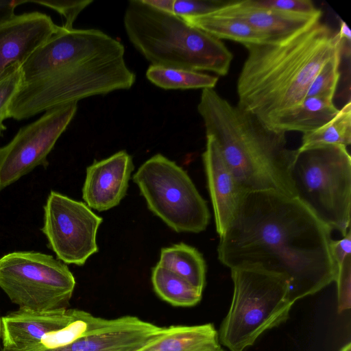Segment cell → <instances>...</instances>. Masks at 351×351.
I'll use <instances>...</instances> for the list:
<instances>
[{
	"instance_id": "cell-1",
	"label": "cell",
	"mask_w": 351,
	"mask_h": 351,
	"mask_svg": "<svg viewBox=\"0 0 351 351\" xmlns=\"http://www.w3.org/2000/svg\"><path fill=\"white\" fill-rule=\"evenodd\" d=\"M331 232L297 197L246 192L219 237L218 259L230 269L257 267L283 275L294 303L335 281Z\"/></svg>"
},
{
	"instance_id": "cell-2",
	"label": "cell",
	"mask_w": 351,
	"mask_h": 351,
	"mask_svg": "<svg viewBox=\"0 0 351 351\" xmlns=\"http://www.w3.org/2000/svg\"><path fill=\"white\" fill-rule=\"evenodd\" d=\"M244 47L247 56L237 80V106L265 124L306 97L322 67L342 51V41L318 21L286 37Z\"/></svg>"
},
{
	"instance_id": "cell-3",
	"label": "cell",
	"mask_w": 351,
	"mask_h": 351,
	"mask_svg": "<svg viewBox=\"0 0 351 351\" xmlns=\"http://www.w3.org/2000/svg\"><path fill=\"white\" fill-rule=\"evenodd\" d=\"M197 111L242 193L274 191L296 197L291 171L298 152L288 147L286 133L269 129L214 88L202 90Z\"/></svg>"
},
{
	"instance_id": "cell-4",
	"label": "cell",
	"mask_w": 351,
	"mask_h": 351,
	"mask_svg": "<svg viewBox=\"0 0 351 351\" xmlns=\"http://www.w3.org/2000/svg\"><path fill=\"white\" fill-rule=\"evenodd\" d=\"M136 75L120 41L92 29L82 48L51 73L22 83L9 106V118L21 120L95 96L130 89Z\"/></svg>"
},
{
	"instance_id": "cell-5",
	"label": "cell",
	"mask_w": 351,
	"mask_h": 351,
	"mask_svg": "<svg viewBox=\"0 0 351 351\" xmlns=\"http://www.w3.org/2000/svg\"><path fill=\"white\" fill-rule=\"evenodd\" d=\"M123 25L130 42L151 65L220 76L229 72L233 54L224 43L174 14L130 0Z\"/></svg>"
},
{
	"instance_id": "cell-6",
	"label": "cell",
	"mask_w": 351,
	"mask_h": 351,
	"mask_svg": "<svg viewBox=\"0 0 351 351\" xmlns=\"http://www.w3.org/2000/svg\"><path fill=\"white\" fill-rule=\"evenodd\" d=\"M230 271L233 296L218 332L219 340L230 351H244L264 332L286 322L293 302L283 275L257 267Z\"/></svg>"
},
{
	"instance_id": "cell-7",
	"label": "cell",
	"mask_w": 351,
	"mask_h": 351,
	"mask_svg": "<svg viewBox=\"0 0 351 351\" xmlns=\"http://www.w3.org/2000/svg\"><path fill=\"white\" fill-rule=\"evenodd\" d=\"M291 176L295 197L332 230L350 229L351 157L347 147L328 145L297 149Z\"/></svg>"
},
{
	"instance_id": "cell-8",
	"label": "cell",
	"mask_w": 351,
	"mask_h": 351,
	"mask_svg": "<svg viewBox=\"0 0 351 351\" xmlns=\"http://www.w3.org/2000/svg\"><path fill=\"white\" fill-rule=\"evenodd\" d=\"M148 208L176 232L199 233L210 221L207 204L187 173L157 154L133 176Z\"/></svg>"
},
{
	"instance_id": "cell-9",
	"label": "cell",
	"mask_w": 351,
	"mask_h": 351,
	"mask_svg": "<svg viewBox=\"0 0 351 351\" xmlns=\"http://www.w3.org/2000/svg\"><path fill=\"white\" fill-rule=\"evenodd\" d=\"M75 287L66 265L34 251L13 252L0 258V288L19 308L49 312L68 308Z\"/></svg>"
},
{
	"instance_id": "cell-10",
	"label": "cell",
	"mask_w": 351,
	"mask_h": 351,
	"mask_svg": "<svg viewBox=\"0 0 351 351\" xmlns=\"http://www.w3.org/2000/svg\"><path fill=\"white\" fill-rule=\"evenodd\" d=\"M102 221L85 203L51 191L44 206L41 230L57 259L82 266L98 252L96 237Z\"/></svg>"
},
{
	"instance_id": "cell-11",
	"label": "cell",
	"mask_w": 351,
	"mask_h": 351,
	"mask_svg": "<svg viewBox=\"0 0 351 351\" xmlns=\"http://www.w3.org/2000/svg\"><path fill=\"white\" fill-rule=\"evenodd\" d=\"M77 103L47 110L36 121L21 128L11 141L0 147V191L39 165L73 119Z\"/></svg>"
},
{
	"instance_id": "cell-12",
	"label": "cell",
	"mask_w": 351,
	"mask_h": 351,
	"mask_svg": "<svg viewBox=\"0 0 351 351\" xmlns=\"http://www.w3.org/2000/svg\"><path fill=\"white\" fill-rule=\"evenodd\" d=\"M60 26L38 12L15 15L0 24V80L21 68L32 53Z\"/></svg>"
},
{
	"instance_id": "cell-13",
	"label": "cell",
	"mask_w": 351,
	"mask_h": 351,
	"mask_svg": "<svg viewBox=\"0 0 351 351\" xmlns=\"http://www.w3.org/2000/svg\"><path fill=\"white\" fill-rule=\"evenodd\" d=\"M164 327L125 315L109 319L72 343L53 349L38 351H134L163 330Z\"/></svg>"
},
{
	"instance_id": "cell-14",
	"label": "cell",
	"mask_w": 351,
	"mask_h": 351,
	"mask_svg": "<svg viewBox=\"0 0 351 351\" xmlns=\"http://www.w3.org/2000/svg\"><path fill=\"white\" fill-rule=\"evenodd\" d=\"M134 170L131 156L125 150L94 162L86 169L82 198L90 208L105 211L117 206L126 195Z\"/></svg>"
},
{
	"instance_id": "cell-15",
	"label": "cell",
	"mask_w": 351,
	"mask_h": 351,
	"mask_svg": "<svg viewBox=\"0 0 351 351\" xmlns=\"http://www.w3.org/2000/svg\"><path fill=\"white\" fill-rule=\"evenodd\" d=\"M79 309L34 312L19 308L1 317V341L5 351H21L38 343L48 333L66 326Z\"/></svg>"
},
{
	"instance_id": "cell-16",
	"label": "cell",
	"mask_w": 351,
	"mask_h": 351,
	"mask_svg": "<svg viewBox=\"0 0 351 351\" xmlns=\"http://www.w3.org/2000/svg\"><path fill=\"white\" fill-rule=\"evenodd\" d=\"M202 158L216 230L220 237L235 213L242 193L216 141L210 136H206V149Z\"/></svg>"
},
{
	"instance_id": "cell-17",
	"label": "cell",
	"mask_w": 351,
	"mask_h": 351,
	"mask_svg": "<svg viewBox=\"0 0 351 351\" xmlns=\"http://www.w3.org/2000/svg\"><path fill=\"white\" fill-rule=\"evenodd\" d=\"M214 15L236 19L267 35L271 39L281 38L320 21L322 12L289 13L254 8L243 1L224 2Z\"/></svg>"
},
{
	"instance_id": "cell-18",
	"label": "cell",
	"mask_w": 351,
	"mask_h": 351,
	"mask_svg": "<svg viewBox=\"0 0 351 351\" xmlns=\"http://www.w3.org/2000/svg\"><path fill=\"white\" fill-rule=\"evenodd\" d=\"M338 111L332 97H309L300 104L278 113L265 125L276 132L296 131L305 134L328 122Z\"/></svg>"
},
{
	"instance_id": "cell-19",
	"label": "cell",
	"mask_w": 351,
	"mask_h": 351,
	"mask_svg": "<svg viewBox=\"0 0 351 351\" xmlns=\"http://www.w3.org/2000/svg\"><path fill=\"white\" fill-rule=\"evenodd\" d=\"M221 348L212 324L171 326L134 351H216Z\"/></svg>"
},
{
	"instance_id": "cell-20",
	"label": "cell",
	"mask_w": 351,
	"mask_h": 351,
	"mask_svg": "<svg viewBox=\"0 0 351 351\" xmlns=\"http://www.w3.org/2000/svg\"><path fill=\"white\" fill-rule=\"evenodd\" d=\"M158 264L203 291L206 265L203 256L196 248L184 243L164 247Z\"/></svg>"
},
{
	"instance_id": "cell-21",
	"label": "cell",
	"mask_w": 351,
	"mask_h": 351,
	"mask_svg": "<svg viewBox=\"0 0 351 351\" xmlns=\"http://www.w3.org/2000/svg\"><path fill=\"white\" fill-rule=\"evenodd\" d=\"M183 19L189 24L219 40L235 41L243 46L265 43L271 40L267 35L236 19L208 14Z\"/></svg>"
},
{
	"instance_id": "cell-22",
	"label": "cell",
	"mask_w": 351,
	"mask_h": 351,
	"mask_svg": "<svg viewBox=\"0 0 351 351\" xmlns=\"http://www.w3.org/2000/svg\"><path fill=\"white\" fill-rule=\"evenodd\" d=\"M152 282L156 293L173 306L191 307L202 299V291L158 264L152 269Z\"/></svg>"
},
{
	"instance_id": "cell-23",
	"label": "cell",
	"mask_w": 351,
	"mask_h": 351,
	"mask_svg": "<svg viewBox=\"0 0 351 351\" xmlns=\"http://www.w3.org/2000/svg\"><path fill=\"white\" fill-rule=\"evenodd\" d=\"M351 144V102L348 101L337 114L320 128L303 134L298 151L328 145Z\"/></svg>"
},
{
	"instance_id": "cell-24",
	"label": "cell",
	"mask_w": 351,
	"mask_h": 351,
	"mask_svg": "<svg viewBox=\"0 0 351 351\" xmlns=\"http://www.w3.org/2000/svg\"><path fill=\"white\" fill-rule=\"evenodd\" d=\"M146 77L152 84L165 90L214 88L217 76L202 72L150 65Z\"/></svg>"
},
{
	"instance_id": "cell-25",
	"label": "cell",
	"mask_w": 351,
	"mask_h": 351,
	"mask_svg": "<svg viewBox=\"0 0 351 351\" xmlns=\"http://www.w3.org/2000/svg\"><path fill=\"white\" fill-rule=\"evenodd\" d=\"M342 51H338L322 67L312 82L306 97L325 96L334 98L340 77Z\"/></svg>"
},
{
	"instance_id": "cell-26",
	"label": "cell",
	"mask_w": 351,
	"mask_h": 351,
	"mask_svg": "<svg viewBox=\"0 0 351 351\" xmlns=\"http://www.w3.org/2000/svg\"><path fill=\"white\" fill-rule=\"evenodd\" d=\"M252 7L289 13L314 14L321 11L310 0H244Z\"/></svg>"
},
{
	"instance_id": "cell-27",
	"label": "cell",
	"mask_w": 351,
	"mask_h": 351,
	"mask_svg": "<svg viewBox=\"0 0 351 351\" xmlns=\"http://www.w3.org/2000/svg\"><path fill=\"white\" fill-rule=\"evenodd\" d=\"M25 2L40 4L56 10L66 20L63 27L71 29L73 28V24L80 13L91 4L93 0H25Z\"/></svg>"
},
{
	"instance_id": "cell-28",
	"label": "cell",
	"mask_w": 351,
	"mask_h": 351,
	"mask_svg": "<svg viewBox=\"0 0 351 351\" xmlns=\"http://www.w3.org/2000/svg\"><path fill=\"white\" fill-rule=\"evenodd\" d=\"M22 83L21 68L14 70L0 80V123L9 118L10 104Z\"/></svg>"
},
{
	"instance_id": "cell-29",
	"label": "cell",
	"mask_w": 351,
	"mask_h": 351,
	"mask_svg": "<svg viewBox=\"0 0 351 351\" xmlns=\"http://www.w3.org/2000/svg\"><path fill=\"white\" fill-rule=\"evenodd\" d=\"M223 3L221 1L175 0L173 14L182 19L208 14L217 10Z\"/></svg>"
},
{
	"instance_id": "cell-30",
	"label": "cell",
	"mask_w": 351,
	"mask_h": 351,
	"mask_svg": "<svg viewBox=\"0 0 351 351\" xmlns=\"http://www.w3.org/2000/svg\"><path fill=\"white\" fill-rule=\"evenodd\" d=\"M335 282L337 285V311L341 313L351 306V256L338 266Z\"/></svg>"
},
{
	"instance_id": "cell-31",
	"label": "cell",
	"mask_w": 351,
	"mask_h": 351,
	"mask_svg": "<svg viewBox=\"0 0 351 351\" xmlns=\"http://www.w3.org/2000/svg\"><path fill=\"white\" fill-rule=\"evenodd\" d=\"M331 253L337 267L341 265L347 258L351 256V231L348 230L343 239L335 241L332 239L330 244Z\"/></svg>"
},
{
	"instance_id": "cell-32",
	"label": "cell",
	"mask_w": 351,
	"mask_h": 351,
	"mask_svg": "<svg viewBox=\"0 0 351 351\" xmlns=\"http://www.w3.org/2000/svg\"><path fill=\"white\" fill-rule=\"evenodd\" d=\"M23 3L25 0L0 1V24L13 18L15 8Z\"/></svg>"
},
{
	"instance_id": "cell-33",
	"label": "cell",
	"mask_w": 351,
	"mask_h": 351,
	"mask_svg": "<svg viewBox=\"0 0 351 351\" xmlns=\"http://www.w3.org/2000/svg\"><path fill=\"white\" fill-rule=\"evenodd\" d=\"M175 0H143V1L154 8L160 11L173 14Z\"/></svg>"
},
{
	"instance_id": "cell-34",
	"label": "cell",
	"mask_w": 351,
	"mask_h": 351,
	"mask_svg": "<svg viewBox=\"0 0 351 351\" xmlns=\"http://www.w3.org/2000/svg\"><path fill=\"white\" fill-rule=\"evenodd\" d=\"M337 33L342 41V45L346 44L348 46H350L351 33L347 24L342 20L340 23L339 31Z\"/></svg>"
},
{
	"instance_id": "cell-35",
	"label": "cell",
	"mask_w": 351,
	"mask_h": 351,
	"mask_svg": "<svg viewBox=\"0 0 351 351\" xmlns=\"http://www.w3.org/2000/svg\"><path fill=\"white\" fill-rule=\"evenodd\" d=\"M6 129L3 123H0V135L2 134V132Z\"/></svg>"
},
{
	"instance_id": "cell-36",
	"label": "cell",
	"mask_w": 351,
	"mask_h": 351,
	"mask_svg": "<svg viewBox=\"0 0 351 351\" xmlns=\"http://www.w3.org/2000/svg\"><path fill=\"white\" fill-rule=\"evenodd\" d=\"M1 317L0 316V343H1ZM0 351H1V348H0Z\"/></svg>"
},
{
	"instance_id": "cell-37",
	"label": "cell",
	"mask_w": 351,
	"mask_h": 351,
	"mask_svg": "<svg viewBox=\"0 0 351 351\" xmlns=\"http://www.w3.org/2000/svg\"><path fill=\"white\" fill-rule=\"evenodd\" d=\"M216 351H224V350L221 348H219V350H217Z\"/></svg>"
}]
</instances>
